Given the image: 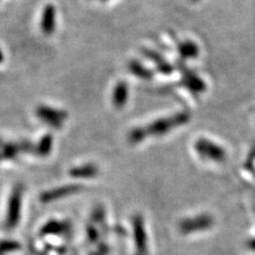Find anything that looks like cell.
<instances>
[{
  "label": "cell",
  "mask_w": 255,
  "mask_h": 255,
  "mask_svg": "<svg viewBox=\"0 0 255 255\" xmlns=\"http://www.w3.org/2000/svg\"><path fill=\"white\" fill-rule=\"evenodd\" d=\"M178 66L182 73L181 84L184 86L186 90H188L194 96H199L203 92H205L206 85L202 79L199 78L194 71L189 70L183 62H179Z\"/></svg>",
  "instance_id": "3957f363"
},
{
  "label": "cell",
  "mask_w": 255,
  "mask_h": 255,
  "mask_svg": "<svg viewBox=\"0 0 255 255\" xmlns=\"http://www.w3.org/2000/svg\"><path fill=\"white\" fill-rule=\"evenodd\" d=\"M129 70L131 73L142 80H151L153 78V73L148 68H146L138 61H131L129 63Z\"/></svg>",
  "instance_id": "9c48e42d"
},
{
  "label": "cell",
  "mask_w": 255,
  "mask_h": 255,
  "mask_svg": "<svg viewBox=\"0 0 255 255\" xmlns=\"http://www.w3.org/2000/svg\"><path fill=\"white\" fill-rule=\"evenodd\" d=\"M213 226V218L209 215H200L197 217H191L182 220L179 229L183 234H191L201 232L210 229Z\"/></svg>",
  "instance_id": "277c9868"
},
{
  "label": "cell",
  "mask_w": 255,
  "mask_h": 255,
  "mask_svg": "<svg viewBox=\"0 0 255 255\" xmlns=\"http://www.w3.org/2000/svg\"><path fill=\"white\" fill-rule=\"evenodd\" d=\"M133 232H134V242L136 246L137 255H147V235L145 226L141 217L137 216L133 221Z\"/></svg>",
  "instance_id": "5b68a950"
},
{
  "label": "cell",
  "mask_w": 255,
  "mask_h": 255,
  "mask_svg": "<svg viewBox=\"0 0 255 255\" xmlns=\"http://www.w3.org/2000/svg\"><path fill=\"white\" fill-rule=\"evenodd\" d=\"M195 149L202 158L213 162H223L227 157L225 149L209 139L200 138L195 143Z\"/></svg>",
  "instance_id": "7a4b0ae2"
},
{
  "label": "cell",
  "mask_w": 255,
  "mask_h": 255,
  "mask_svg": "<svg viewBox=\"0 0 255 255\" xmlns=\"http://www.w3.org/2000/svg\"><path fill=\"white\" fill-rule=\"evenodd\" d=\"M190 115L187 112H181L169 117H165L162 119H158L154 123L150 124L146 127L147 135H153V136H159V135H164L168 133L169 131L173 130L174 128L180 127L182 125H185L189 122Z\"/></svg>",
  "instance_id": "6da1fadb"
},
{
  "label": "cell",
  "mask_w": 255,
  "mask_h": 255,
  "mask_svg": "<svg viewBox=\"0 0 255 255\" xmlns=\"http://www.w3.org/2000/svg\"><path fill=\"white\" fill-rule=\"evenodd\" d=\"M142 53L146 55L147 58H149L151 61L155 63L156 65V69L159 71V73H162L164 75H170L171 73H173V66L171 64H169L167 62L163 57H161V54L152 51V50H149V49H143Z\"/></svg>",
  "instance_id": "8992f818"
},
{
  "label": "cell",
  "mask_w": 255,
  "mask_h": 255,
  "mask_svg": "<svg viewBox=\"0 0 255 255\" xmlns=\"http://www.w3.org/2000/svg\"><path fill=\"white\" fill-rule=\"evenodd\" d=\"M249 247H250L252 250H255V239H253V241H251L249 243Z\"/></svg>",
  "instance_id": "8fae6325"
},
{
  "label": "cell",
  "mask_w": 255,
  "mask_h": 255,
  "mask_svg": "<svg viewBox=\"0 0 255 255\" xmlns=\"http://www.w3.org/2000/svg\"><path fill=\"white\" fill-rule=\"evenodd\" d=\"M129 98V86L124 81L118 82L113 92V103L117 109L123 108Z\"/></svg>",
  "instance_id": "ba28073f"
},
{
  "label": "cell",
  "mask_w": 255,
  "mask_h": 255,
  "mask_svg": "<svg viewBox=\"0 0 255 255\" xmlns=\"http://www.w3.org/2000/svg\"><path fill=\"white\" fill-rule=\"evenodd\" d=\"M194 1H198V0H194Z\"/></svg>",
  "instance_id": "4fadbf2b"
},
{
  "label": "cell",
  "mask_w": 255,
  "mask_h": 255,
  "mask_svg": "<svg viewBox=\"0 0 255 255\" xmlns=\"http://www.w3.org/2000/svg\"><path fill=\"white\" fill-rule=\"evenodd\" d=\"M102 1H108V0H102Z\"/></svg>",
  "instance_id": "7c38bea8"
},
{
  "label": "cell",
  "mask_w": 255,
  "mask_h": 255,
  "mask_svg": "<svg viewBox=\"0 0 255 255\" xmlns=\"http://www.w3.org/2000/svg\"><path fill=\"white\" fill-rule=\"evenodd\" d=\"M147 137V132L145 128H136L130 132L129 135V140L132 143H137L141 140H143Z\"/></svg>",
  "instance_id": "30bf717a"
},
{
  "label": "cell",
  "mask_w": 255,
  "mask_h": 255,
  "mask_svg": "<svg viewBox=\"0 0 255 255\" xmlns=\"http://www.w3.org/2000/svg\"><path fill=\"white\" fill-rule=\"evenodd\" d=\"M178 52L182 60L195 59L199 55V47L191 41H179L177 43Z\"/></svg>",
  "instance_id": "52a82bcc"
}]
</instances>
